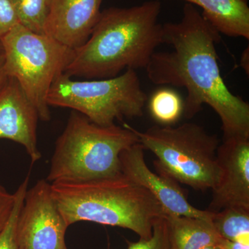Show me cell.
I'll list each match as a JSON object with an SVG mask.
<instances>
[{"mask_svg":"<svg viewBox=\"0 0 249 249\" xmlns=\"http://www.w3.org/2000/svg\"><path fill=\"white\" fill-rule=\"evenodd\" d=\"M199 6L202 16L219 33L249 39L248 0H184Z\"/></svg>","mask_w":249,"mask_h":249,"instance_id":"obj_13","label":"cell"},{"mask_svg":"<svg viewBox=\"0 0 249 249\" xmlns=\"http://www.w3.org/2000/svg\"><path fill=\"white\" fill-rule=\"evenodd\" d=\"M142 144L136 143L121 152V171L134 183L146 189L164 209L165 214L212 219L213 213L190 204L179 183L162 172L150 169Z\"/></svg>","mask_w":249,"mask_h":249,"instance_id":"obj_9","label":"cell"},{"mask_svg":"<svg viewBox=\"0 0 249 249\" xmlns=\"http://www.w3.org/2000/svg\"><path fill=\"white\" fill-rule=\"evenodd\" d=\"M127 243V249H170L165 217H160L156 221L150 238H140L138 242Z\"/></svg>","mask_w":249,"mask_h":249,"instance_id":"obj_19","label":"cell"},{"mask_svg":"<svg viewBox=\"0 0 249 249\" xmlns=\"http://www.w3.org/2000/svg\"><path fill=\"white\" fill-rule=\"evenodd\" d=\"M163 26V44L173 49L153 53L145 68L149 80L186 89V119L208 105L220 118L224 138L249 137V103L230 91L221 75L216 50L221 34L188 3L179 22Z\"/></svg>","mask_w":249,"mask_h":249,"instance_id":"obj_1","label":"cell"},{"mask_svg":"<svg viewBox=\"0 0 249 249\" xmlns=\"http://www.w3.org/2000/svg\"><path fill=\"white\" fill-rule=\"evenodd\" d=\"M39 119L37 109L17 80L9 78L0 91V139H7L22 145L32 164L42 158L37 147Z\"/></svg>","mask_w":249,"mask_h":249,"instance_id":"obj_11","label":"cell"},{"mask_svg":"<svg viewBox=\"0 0 249 249\" xmlns=\"http://www.w3.org/2000/svg\"><path fill=\"white\" fill-rule=\"evenodd\" d=\"M54 200L70 227L79 222L129 229L141 239L152 236L161 205L142 186L117 176L80 182L51 183Z\"/></svg>","mask_w":249,"mask_h":249,"instance_id":"obj_3","label":"cell"},{"mask_svg":"<svg viewBox=\"0 0 249 249\" xmlns=\"http://www.w3.org/2000/svg\"><path fill=\"white\" fill-rule=\"evenodd\" d=\"M219 181L212 191L208 211L226 208L249 209V137L223 139L217 152Z\"/></svg>","mask_w":249,"mask_h":249,"instance_id":"obj_10","label":"cell"},{"mask_svg":"<svg viewBox=\"0 0 249 249\" xmlns=\"http://www.w3.org/2000/svg\"><path fill=\"white\" fill-rule=\"evenodd\" d=\"M15 200V193H9L4 186L0 184V233L7 224L14 208Z\"/></svg>","mask_w":249,"mask_h":249,"instance_id":"obj_21","label":"cell"},{"mask_svg":"<svg viewBox=\"0 0 249 249\" xmlns=\"http://www.w3.org/2000/svg\"><path fill=\"white\" fill-rule=\"evenodd\" d=\"M4 53L2 51L0 52V91L4 88L5 85L9 80V77L6 74L4 68Z\"/></svg>","mask_w":249,"mask_h":249,"instance_id":"obj_23","label":"cell"},{"mask_svg":"<svg viewBox=\"0 0 249 249\" xmlns=\"http://www.w3.org/2000/svg\"><path fill=\"white\" fill-rule=\"evenodd\" d=\"M1 51H2V49H1V42H0V52H1Z\"/></svg>","mask_w":249,"mask_h":249,"instance_id":"obj_26","label":"cell"},{"mask_svg":"<svg viewBox=\"0 0 249 249\" xmlns=\"http://www.w3.org/2000/svg\"><path fill=\"white\" fill-rule=\"evenodd\" d=\"M103 0H51L46 35L76 49L84 45L101 14Z\"/></svg>","mask_w":249,"mask_h":249,"instance_id":"obj_12","label":"cell"},{"mask_svg":"<svg viewBox=\"0 0 249 249\" xmlns=\"http://www.w3.org/2000/svg\"><path fill=\"white\" fill-rule=\"evenodd\" d=\"M138 142L129 124L98 125L72 111L55 142L46 180L80 182L117 176L121 152Z\"/></svg>","mask_w":249,"mask_h":249,"instance_id":"obj_4","label":"cell"},{"mask_svg":"<svg viewBox=\"0 0 249 249\" xmlns=\"http://www.w3.org/2000/svg\"><path fill=\"white\" fill-rule=\"evenodd\" d=\"M152 117L163 125L175 124L182 116L183 101L173 89L157 90L149 101Z\"/></svg>","mask_w":249,"mask_h":249,"instance_id":"obj_16","label":"cell"},{"mask_svg":"<svg viewBox=\"0 0 249 249\" xmlns=\"http://www.w3.org/2000/svg\"><path fill=\"white\" fill-rule=\"evenodd\" d=\"M19 24L12 0H0V39Z\"/></svg>","mask_w":249,"mask_h":249,"instance_id":"obj_20","label":"cell"},{"mask_svg":"<svg viewBox=\"0 0 249 249\" xmlns=\"http://www.w3.org/2000/svg\"><path fill=\"white\" fill-rule=\"evenodd\" d=\"M222 249L219 247L218 245H209L206 246V247H203L202 249Z\"/></svg>","mask_w":249,"mask_h":249,"instance_id":"obj_25","label":"cell"},{"mask_svg":"<svg viewBox=\"0 0 249 249\" xmlns=\"http://www.w3.org/2000/svg\"><path fill=\"white\" fill-rule=\"evenodd\" d=\"M213 213L211 222L221 238L249 245V209L230 207Z\"/></svg>","mask_w":249,"mask_h":249,"instance_id":"obj_15","label":"cell"},{"mask_svg":"<svg viewBox=\"0 0 249 249\" xmlns=\"http://www.w3.org/2000/svg\"><path fill=\"white\" fill-rule=\"evenodd\" d=\"M68 228L54 200L50 183L41 179L28 188L16 224L18 249H68Z\"/></svg>","mask_w":249,"mask_h":249,"instance_id":"obj_8","label":"cell"},{"mask_svg":"<svg viewBox=\"0 0 249 249\" xmlns=\"http://www.w3.org/2000/svg\"><path fill=\"white\" fill-rule=\"evenodd\" d=\"M5 73L17 80L39 119L51 120L47 96L55 80L65 73L75 49L46 34H37L18 24L0 39Z\"/></svg>","mask_w":249,"mask_h":249,"instance_id":"obj_6","label":"cell"},{"mask_svg":"<svg viewBox=\"0 0 249 249\" xmlns=\"http://www.w3.org/2000/svg\"><path fill=\"white\" fill-rule=\"evenodd\" d=\"M139 143L157 157L155 169L196 191L213 189L219 181L220 140L194 123L178 127L154 125L144 132L129 125Z\"/></svg>","mask_w":249,"mask_h":249,"instance_id":"obj_5","label":"cell"},{"mask_svg":"<svg viewBox=\"0 0 249 249\" xmlns=\"http://www.w3.org/2000/svg\"><path fill=\"white\" fill-rule=\"evenodd\" d=\"M218 245L222 249H249V245H243L240 242H231L222 238Z\"/></svg>","mask_w":249,"mask_h":249,"instance_id":"obj_22","label":"cell"},{"mask_svg":"<svg viewBox=\"0 0 249 249\" xmlns=\"http://www.w3.org/2000/svg\"><path fill=\"white\" fill-rule=\"evenodd\" d=\"M160 10L158 0L103 10L88 40L75 49L65 74L106 79L119 76L124 70L146 68L156 49L163 44Z\"/></svg>","mask_w":249,"mask_h":249,"instance_id":"obj_2","label":"cell"},{"mask_svg":"<svg viewBox=\"0 0 249 249\" xmlns=\"http://www.w3.org/2000/svg\"><path fill=\"white\" fill-rule=\"evenodd\" d=\"M30 176L27 175L15 192L16 200L7 224L0 233V249H18L16 241V224L22 209L26 193L29 188Z\"/></svg>","mask_w":249,"mask_h":249,"instance_id":"obj_18","label":"cell"},{"mask_svg":"<svg viewBox=\"0 0 249 249\" xmlns=\"http://www.w3.org/2000/svg\"><path fill=\"white\" fill-rule=\"evenodd\" d=\"M240 67L245 70L247 76L249 73V47L245 49L241 55Z\"/></svg>","mask_w":249,"mask_h":249,"instance_id":"obj_24","label":"cell"},{"mask_svg":"<svg viewBox=\"0 0 249 249\" xmlns=\"http://www.w3.org/2000/svg\"><path fill=\"white\" fill-rule=\"evenodd\" d=\"M18 23L37 34H45L51 0H12Z\"/></svg>","mask_w":249,"mask_h":249,"instance_id":"obj_17","label":"cell"},{"mask_svg":"<svg viewBox=\"0 0 249 249\" xmlns=\"http://www.w3.org/2000/svg\"><path fill=\"white\" fill-rule=\"evenodd\" d=\"M170 249H201L222 240L211 220L183 216H165Z\"/></svg>","mask_w":249,"mask_h":249,"instance_id":"obj_14","label":"cell"},{"mask_svg":"<svg viewBox=\"0 0 249 249\" xmlns=\"http://www.w3.org/2000/svg\"><path fill=\"white\" fill-rule=\"evenodd\" d=\"M136 70L114 78L76 80L63 73L49 90V107L70 108L101 126L143 115L147 102Z\"/></svg>","mask_w":249,"mask_h":249,"instance_id":"obj_7","label":"cell"}]
</instances>
